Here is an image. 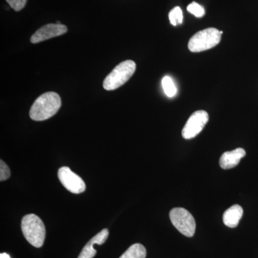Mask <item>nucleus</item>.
<instances>
[{
  "label": "nucleus",
  "instance_id": "17",
  "mask_svg": "<svg viewBox=\"0 0 258 258\" xmlns=\"http://www.w3.org/2000/svg\"><path fill=\"white\" fill-rule=\"evenodd\" d=\"M10 6L15 10V11H20L25 8L28 0H6Z\"/></svg>",
  "mask_w": 258,
  "mask_h": 258
},
{
  "label": "nucleus",
  "instance_id": "6",
  "mask_svg": "<svg viewBox=\"0 0 258 258\" xmlns=\"http://www.w3.org/2000/svg\"><path fill=\"white\" fill-rule=\"evenodd\" d=\"M208 120V112L203 111V110L195 111L189 117L182 129L181 134H182L183 138L191 139L196 137L205 128Z\"/></svg>",
  "mask_w": 258,
  "mask_h": 258
},
{
  "label": "nucleus",
  "instance_id": "1",
  "mask_svg": "<svg viewBox=\"0 0 258 258\" xmlns=\"http://www.w3.org/2000/svg\"><path fill=\"white\" fill-rule=\"evenodd\" d=\"M61 105V98L57 93H44L34 102L30 108V118L35 121H42L49 119L57 113Z\"/></svg>",
  "mask_w": 258,
  "mask_h": 258
},
{
  "label": "nucleus",
  "instance_id": "15",
  "mask_svg": "<svg viewBox=\"0 0 258 258\" xmlns=\"http://www.w3.org/2000/svg\"><path fill=\"white\" fill-rule=\"evenodd\" d=\"M187 11L193 15H195L196 18H203L204 15H205V10L204 9L203 6L199 5L198 3L193 2L191 4L188 5Z\"/></svg>",
  "mask_w": 258,
  "mask_h": 258
},
{
  "label": "nucleus",
  "instance_id": "9",
  "mask_svg": "<svg viewBox=\"0 0 258 258\" xmlns=\"http://www.w3.org/2000/svg\"><path fill=\"white\" fill-rule=\"evenodd\" d=\"M109 232L107 229H103L99 233L97 234L83 247L78 258H93L96 254V250L94 249L95 244H103L108 239Z\"/></svg>",
  "mask_w": 258,
  "mask_h": 258
},
{
  "label": "nucleus",
  "instance_id": "7",
  "mask_svg": "<svg viewBox=\"0 0 258 258\" xmlns=\"http://www.w3.org/2000/svg\"><path fill=\"white\" fill-rule=\"evenodd\" d=\"M59 180L64 188L71 193L79 194L84 192L86 184L81 176L75 174L68 166L60 168L57 173Z\"/></svg>",
  "mask_w": 258,
  "mask_h": 258
},
{
  "label": "nucleus",
  "instance_id": "16",
  "mask_svg": "<svg viewBox=\"0 0 258 258\" xmlns=\"http://www.w3.org/2000/svg\"><path fill=\"white\" fill-rule=\"evenodd\" d=\"M10 176V169L8 166L5 164V161H0V181H3L9 179Z\"/></svg>",
  "mask_w": 258,
  "mask_h": 258
},
{
  "label": "nucleus",
  "instance_id": "18",
  "mask_svg": "<svg viewBox=\"0 0 258 258\" xmlns=\"http://www.w3.org/2000/svg\"><path fill=\"white\" fill-rule=\"evenodd\" d=\"M0 258H11L9 254L7 253H1L0 254Z\"/></svg>",
  "mask_w": 258,
  "mask_h": 258
},
{
  "label": "nucleus",
  "instance_id": "8",
  "mask_svg": "<svg viewBox=\"0 0 258 258\" xmlns=\"http://www.w3.org/2000/svg\"><path fill=\"white\" fill-rule=\"evenodd\" d=\"M68 32V28L66 25L59 24H47L37 30L32 35L30 42L32 43H39L52 38V37L60 36Z\"/></svg>",
  "mask_w": 258,
  "mask_h": 258
},
{
  "label": "nucleus",
  "instance_id": "10",
  "mask_svg": "<svg viewBox=\"0 0 258 258\" xmlns=\"http://www.w3.org/2000/svg\"><path fill=\"white\" fill-rule=\"evenodd\" d=\"M245 155V151L242 148H237L231 152H225L220 157V165L223 169H232L239 164L241 159Z\"/></svg>",
  "mask_w": 258,
  "mask_h": 258
},
{
  "label": "nucleus",
  "instance_id": "3",
  "mask_svg": "<svg viewBox=\"0 0 258 258\" xmlns=\"http://www.w3.org/2000/svg\"><path fill=\"white\" fill-rule=\"evenodd\" d=\"M216 28H209L197 32L190 38L188 47L192 52H200L217 46L221 41L222 34Z\"/></svg>",
  "mask_w": 258,
  "mask_h": 258
},
{
  "label": "nucleus",
  "instance_id": "14",
  "mask_svg": "<svg viewBox=\"0 0 258 258\" xmlns=\"http://www.w3.org/2000/svg\"><path fill=\"white\" fill-rule=\"evenodd\" d=\"M169 21L173 26H177L181 25L183 22V13L182 10L179 7H175L171 10L169 13Z\"/></svg>",
  "mask_w": 258,
  "mask_h": 258
},
{
  "label": "nucleus",
  "instance_id": "13",
  "mask_svg": "<svg viewBox=\"0 0 258 258\" xmlns=\"http://www.w3.org/2000/svg\"><path fill=\"white\" fill-rule=\"evenodd\" d=\"M162 87L164 93L169 98H172L177 93V88L172 79L169 76H166L162 79Z\"/></svg>",
  "mask_w": 258,
  "mask_h": 258
},
{
  "label": "nucleus",
  "instance_id": "4",
  "mask_svg": "<svg viewBox=\"0 0 258 258\" xmlns=\"http://www.w3.org/2000/svg\"><path fill=\"white\" fill-rule=\"evenodd\" d=\"M136 69L137 64L133 60H125L120 62L105 79L103 88L106 91H113L120 88L132 78L135 73Z\"/></svg>",
  "mask_w": 258,
  "mask_h": 258
},
{
  "label": "nucleus",
  "instance_id": "5",
  "mask_svg": "<svg viewBox=\"0 0 258 258\" xmlns=\"http://www.w3.org/2000/svg\"><path fill=\"white\" fill-rule=\"evenodd\" d=\"M171 223L176 230L186 237H193L196 230L195 218L189 211L184 208L172 209L169 212Z\"/></svg>",
  "mask_w": 258,
  "mask_h": 258
},
{
  "label": "nucleus",
  "instance_id": "11",
  "mask_svg": "<svg viewBox=\"0 0 258 258\" xmlns=\"http://www.w3.org/2000/svg\"><path fill=\"white\" fill-rule=\"evenodd\" d=\"M243 215V210L240 205H232L223 215V222L227 227L235 228L238 225Z\"/></svg>",
  "mask_w": 258,
  "mask_h": 258
},
{
  "label": "nucleus",
  "instance_id": "2",
  "mask_svg": "<svg viewBox=\"0 0 258 258\" xmlns=\"http://www.w3.org/2000/svg\"><path fill=\"white\" fill-rule=\"evenodd\" d=\"M22 231L27 241L35 247H41L45 239V227L40 217L34 214L25 215L22 220Z\"/></svg>",
  "mask_w": 258,
  "mask_h": 258
},
{
  "label": "nucleus",
  "instance_id": "12",
  "mask_svg": "<svg viewBox=\"0 0 258 258\" xmlns=\"http://www.w3.org/2000/svg\"><path fill=\"white\" fill-rule=\"evenodd\" d=\"M147 249L143 244L137 243L132 244L119 258H146Z\"/></svg>",
  "mask_w": 258,
  "mask_h": 258
}]
</instances>
